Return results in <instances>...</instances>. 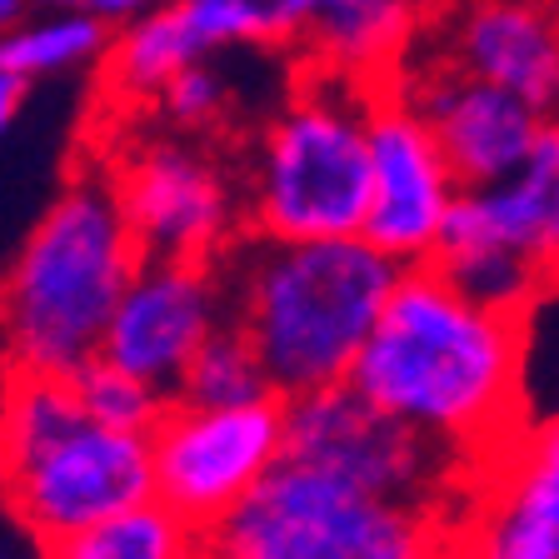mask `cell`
I'll return each mask as SVG.
<instances>
[{
  "mask_svg": "<svg viewBox=\"0 0 559 559\" xmlns=\"http://www.w3.org/2000/svg\"><path fill=\"white\" fill-rule=\"evenodd\" d=\"M230 320L225 275L205 260H140L120 295L110 330L100 340V360L140 374L145 384L175 400V384L195 360V349L215 325Z\"/></svg>",
  "mask_w": 559,
  "mask_h": 559,
  "instance_id": "8fae6325",
  "label": "cell"
},
{
  "mask_svg": "<svg viewBox=\"0 0 559 559\" xmlns=\"http://www.w3.org/2000/svg\"><path fill=\"white\" fill-rule=\"evenodd\" d=\"M270 395H275V384L265 374V360H260V349L250 345V335L235 320L210 330L205 345L195 349V360L180 374V384H175L180 405H205V409L255 405V400Z\"/></svg>",
  "mask_w": 559,
  "mask_h": 559,
  "instance_id": "ffe728a7",
  "label": "cell"
},
{
  "mask_svg": "<svg viewBox=\"0 0 559 559\" xmlns=\"http://www.w3.org/2000/svg\"><path fill=\"white\" fill-rule=\"evenodd\" d=\"M105 50H110V25L95 11H40L0 35V70L31 85L105 60Z\"/></svg>",
  "mask_w": 559,
  "mask_h": 559,
  "instance_id": "ac0fdd59",
  "label": "cell"
},
{
  "mask_svg": "<svg viewBox=\"0 0 559 559\" xmlns=\"http://www.w3.org/2000/svg\"><path fill=\"white\" fill-rule=\"evenodd\" d=\"M155 500L205 535L235 504L280 465L285 454V395L255 405H180L160 415L151 430Z\"/></svg>",
  "mask_w": 559,
  "mask_h": 559,
  "instance_id": "ba28073f",
  "label": "cell"
},
{
  "mask_svg": "<svg viewBox=\"0 0 559 559\" xmlns=\"http://www.w3.org/2000/svg\"><path fill=\"white\" fill-rule=\"evenodd\" d=\"M440 245L504 250L549 290L559 285V120L539 126L535 151L495 186H465Z\"/></svg>",
  "mask_w": 559,
  "mask_h": 559,
  "instance_id": "4fadbf2b",
  "label": "cell"
},
{
  "mask_svg": "<svg viewBox=\"0 0 559 559\" xmlns=\"http://www.w3.org/2000/svg\"><path fill=\"white\" fill-rule=\"evenodd\" d=\"M395 260L365 235L345 240H260L225 255L230 320L260 349L275 395L345 384L384 300L400 285Z\"/></svg>",
  "mask_w": 559,
  "mask_h": 559,
  "instance_id": "3957f363",
  "label": "cell"
},
{
  "mask_svg": "<svg viewBox=\"0 0 559 559\" xmlns=\"http://www.w3.org/2000/svg\"><path fill=\"white\" fill-rule=\"evenodd\" d=\"M400 91L430 120L460 186H495L510 170H520V160L535 151L539 126H545L520 95L479 81V75H465L450 60L430 70L419 85H400Z\"/></svg>",
  "mask_w": 559,
  "mask_h": 559,
  "instance_id": "5bb4252c",
  "label": "cell"
},
{
  "mask_svg": "<svg viewBox=\"0 0 559 559\" xmlns=\"http://www.w3.org/2000/svg\"><path fill=\"white\" fill-rule=\"evenodd\" d=\"M25 95H31V85L21 81V75H11V70H0V135L21 120V105Z\"/></svg>",
  "mask_w": 559,
  "mask_h": 559,
  "instance_id": "cb8c5ba5",
  "label": "cell"
},
{
  "mask_svg": "<svg viewBox=\"0 0 559 559\" xmlns=\"http://www.w3.org/2000/svg\"><path fill=\"white\" fill-rule=\"evenodd\" d=\"M160 0H91L85 11H95L105 25H126V21H135V15H145V11H155Z\"/></svg>",
  "mask_w": 559,
  "mask_h": 559,
  "instance_id": "d4e9b609",
  "label": "cell"
},
{
  "mask_svg": "<svg viewBox=\"0 0 559 559\" xmlns=\"http://www.w3.org/2000/svg\"><path fill=\"white\" fill-rule=\"evenodd\" d=\"M460 175L450 170L430 120L405 91H374L370 105V221L365 240L395 265H430L444 225L460 200Z\"/></svg>",
  "mask_w": 559,
  "mask_h": 559,
  "instance_id": "9c48e42d",
  "label": "cell"
},
{
  "mask_svg": "<svg viewBox=\"0 0 559 559\" xmlns=\"http://www.w3.org/2000/svg\"><path fill=\"white\" fill-rule=\"evenodd\" d=\"M345 384L479 469L524 430V314L469 300L435 265H409Z\"/></svg>",
  "mask_w": 559,
  "mask_h": 559,
  "instance_id": "6da1fadb",
  "label": "cell"
},
{
  "mask_svg": "<svg viewBox=\"0 0 559 559\" xmlns=\"http://www.w3.org/2000/svg\"><path fill=\"white\" fill-rule=\"evenodd\" d=\"M195 60H210V56L200 50L195 31H190L180 5L170 0V5H155V11L120 25V35H110V50H105L100 66H105L110 95H120V100H155Z\"/></svg>",
  "mask_w": 559,
  "mask_h": 559,
  "instance_id": "e0dca14e",
  "label": "cell"
},
{
  "mask_svg": "<svg viewBox=\"0 0 559 559\" xmlns=\"http://www.w3.org/2000/svg\"><path fill=\"white\" fill-rule=\"evenodd\" d=\"M225 95H230V85H225L221 70L210 66V60H195V66H186L155 95V105H160L175 126H210L225 110Z\"/></svg>",
  "mask_w": 559,
  "mask_h": 559,
  "instance_id": "603a6c76",
  "label": "cell"
},
{
  "mask_svg": "<svg viewBox=\"0 0 559 559\" xmlns=\"http://www.w3.org/2000/svg\"><path fill=\"white\" fill-rule=\"evenodd\" d=\"M116 190L140 255L221 265L235 250L240 200L230 180L186 140H140L116 165Z\"/></svg>",
  "mask_w": 559,
  "mask_h": 559,
  "instance_id": "30bf717a",
  "label": "cell"
},
{
  "mask_svg": "<svg viewBox=\"0 0 559 559\" xmlns=\"http://www.w3.org/2000/svg\"><path fill=\"white\" fill-rule=\"evenodd\" d=\"M285 454L310 460L340 479H355L374 495H395V500L430 504L444 514H454V489H465V479L479 475L454 450L380 415L349 384L285 400Z\"/></svg>",
  "mask_w": 559,
  "mask_h": 559,
  "instance_id": "52a82bcc",
  "label": "cell"
},
{
  "mask_svg": "<svg viewBox=\"0 0 559 559\" xmlns=\"http://www.w3.org/2000/svg\"><path fill=\"white\" fill-rule=\"evenodd\" d=\"M370 105L365 81L330 70L260 130L245 165V225L260 240H345L370 221Z\"/></svg>",
  "mask_w": 559,
  "mask_h": 559,
  "instance_id": "5b68a950",
  "label": "cell"
},
{
  "mask_svg": "<svg viewBox=\"0 0 559 559\" xmlns=\"http://www.w3.org/2000/svg\"><path fill=\"white\" fill-rule=\"evenodd\" d=\"M0 559H15V555H11V549H0Z\"/></svg>",
  "mask_w": 559,
  "mask_h": 559,
  "instance_id": "4316f807",
  "label": "cell"
},
{
  "mask_svg": "<svg viewBox=\"0 0 559 559\" xmlns=\"http://www.w3.org/2000/svg\"><path fill=\"white\" fill-rule=\"evenodd\" d=\"M475 479L454 555L559 559V409L514 435Z\"/></svg>",
  "mask_w": 559,
  "mask_h": 559,
  "instance_id": "7c38bea8",
  "label": "cell"
},
{
  "mask_svg": "<svg viewBox=\"0 0 559 559\" xmlns=\"http://www.w3.org/2000/svg\"><path fill=\"white\" fill-rule=\"evenodd\" d=\"M450 520L280 454V465L200 535V559H440L460 530Z\"/></svg>",
  "mask_w": 559,
  "mask_h": 559,
  "instance_id": "8992f818",
  "label": "cell"
},
{
  "mask_svg": "<svg viewBox=\"0 0 559 559\" xmlns=\"http://www.w3.org/2000/svg\"><path fill=\"white\" fill-rule=\"evenodd\" d=\"M450 66L520 95L539 120H559V5L469 0L450 25Z\"/></svg>",
  "mask_w": 559,
  "mask_h": 559,
  "instance_id": "9a60e30c",
  "label": "cell"
},
{
  "mask_svg": "<svg viewBox=\"0 0 559 559\" xmlns=\"http://www.w3.org/2000/svg\"><path fill=\"white\" fill-rule=\"evenodd\" d=\"M75 395H81V409L110 430H135V435H151L160 425V415L170 409V395L145 384L140 374L120 370L110 360H91L81 374H70Z\"/></svg>",
  "mask_w": 559,
  "mask_h": 559,
  "instance_id": "7402d4cb",
  "label": "cell"
},
{
  "mask_svg": "<svg viewBox=\"0 0 559 559\" xmlns=\"http://www.w3.org/2000/svg\"><path fill=\"white\" fill-rule=\"evenodd\" d=\"M415 25V0H314L310 50L340 75H380L405 50Z\"/></svg>",
  "mask_w": 559,
  "mask_h": 559,
  "instance_id": "2e32d148",
  "label": "cell"
},
{
  "mask_svg": "<svg viewBox=\"0 0 559 559\" xmlns=\"http://www.w3.org/2000/svg\"><path fill=\"white\" fill-rule=\"evenodd\" d=\"M0 500L50 549L155 500L151 435L110 430L60 374L5 370L0 384Z\"/></svg>",
  "mask_w": 559,
  "mask_h": 559,
  "instance_id": "277c9868",
  "label": "cell"
},
{
  "mask_svg": "<svg viewBox=\"0 0 559 559\" xmlns=\"http://www.w3.org/2000/svg\"><path fill=\"white\" fill-rule=\"evenodd\" d=\"M46 559H200V535L160 500H145L75 539L40 549Z\"/></svg>",
  "mask_w": 559,
  "mask_h": 559,
  "instance_id": "d6986e66",
  "label": "cell"
},
{
  "mask_svg": "<svg viewBox=\"0 0 559 559\" xmlns=\"http://www.w3.org/2000/svg\"><path fill=\"white\" fill-rule=\"evenodd\" d=\"M35 5H40V11H85L91 0H35Z\"/></svg>",
  "mask_w": 559,
  "mask_h": 559,
  "instance_id": "484cf974",
  "label": "cell"
},
{
  "mask_svg": "<svg viewBox=\"0 0 559 559\" xmlns=\"http://www.w3.org/2000/svg\"><path fill=\"white\" fill-rule=\"evenodd\" d=\"M140 260L116 175L75 170L0 275L5 370L70 380L100 360V340Z\"/></svg>",
  "mask_w": 559,
  "mask_h": 559,
  "instance_id": "7a4b0ae2",
  "label": "cell"
},
{
  "mask_svg": "<svg viewBox=\"0 0 559 559\" xmlns=\"http://www.w3.org/2000/svg\"><path fill=\"white\" fill-rule=\"evenodd\" d=\"M200 50L225 46H285L310 31L314 0H175Z\"/></svg>",
  "mask_w": 559,
  "mask_h": 559,
  "instance_id": "44dd1931",
  "label": "cell"
}]
</instances>
